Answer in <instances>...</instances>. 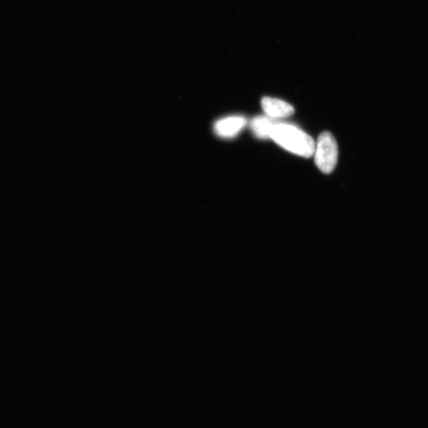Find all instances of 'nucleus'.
<instances>
[{
	"label": "nucleus",
	"instance_id": "obj_4",
	"mask_svg": "<svg viewBox=\"0 0 428 428\" xmlns=\"http://www.w3.org/2000/svg\"><path fill=\"white\" fill-rule=\"evenodd\" d=\"M261 103L267 117L272 119L290 117L294 113L291 105L278 98L264 97Z\"/></svg>",
	"mask_w": 428,
	"mask_h": 428
},
{
	"label": "nucleus",
	"instance_id": "obj_2",
	"mask_svg": "<svg viewBox=\"0 0 428 428\" xmlns=\"http://www.w3.org/2000/svg\"><path fill=\"white\" fill-rule=\"evenodd\" d=\"M314 154L316 165L321 171L330 174L335 169L338 160V146L332 133H321Z\"/></svg>",
	"mask_w": 428,
	"mask_h": 428
},
{
	"label": "nucleus",
	"instance_id": "obj_5",
	"mask_svg": "<svg viewBox=\"0 0 428 428\" xmlns=\"http://www.w3.org/2000/svg\"><path fill=\"white\" fill-rule=\"evenodd\" d=\"M269 117L259 116L254 118L251 123V128L258 138H271V133L275 123Z\"/></svg>",
	"mask_w": 428,
	"mask_h": 428
},
{
	"label": "nucleus",
	"instance_id": "obj_3",
	"mask_svg": "<svg viewBox=\"0 0 428 428\" xmlns=\"http://www.w3.org/2000/svg\"><path fill=\"white\" fill-rule=\"evenodd\" d=\"M247 124V119L242 116H231L219 120L214 125V130L220 137L232 138L238 135Z\"/></svg>",
	"mask_w": 428,
	"mask_h": 428
},
{
	"label": "nucleus",
	"instance_id": "obj_1",
	"mask_svg": "<svg viewBox=\"0 0 428 428\" xmlns=\"http://www.w3.org/2000/svg\"><path fill=\"white\" fill-rule=\"evenodd\" d=\"M271 138L283 149L300 157L309 158L315 152L316 145L312 138L289 124L276 123Z\"/></svg>",
	"mask_w": 428,
	"mask_h": 428
}]
</instances>
